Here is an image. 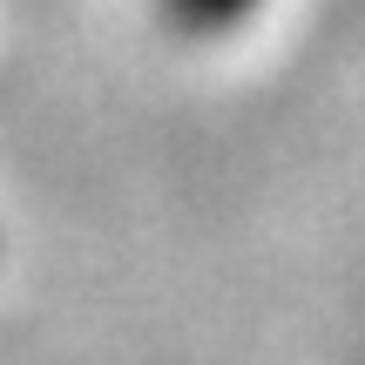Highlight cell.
Listing matches in <instances>:
<instances>
[{
	"instance_id": "obj_1",
	"label": "cell",
	"mask_w": 365,
	"mask_h": 365,
	"mask_svg": "<svg viewBox=\"0 0 365 365\" xmlns=\"http://www.w3.org/2000/svg\"><path fill=\"white\" fill-rule=\"evenodd\" d=\"M264 0H163L176 34H196V41H217V34H237V27L257 14Z\"/></svg>"
}]
</instances>
